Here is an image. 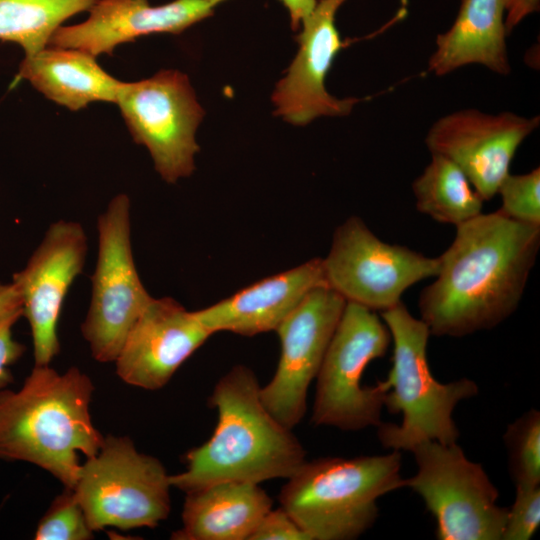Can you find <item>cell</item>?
<instances>
[{"label":"cell","instance_id":"cell-19","mask_svg":"<svg viewBox=\"0 0 540 540\" xmlns=\"http://www.w3.org/2000/svg\"><path fill=\"white\" fill-rule=\"evenodd\" d=\"M272 499L259 484L218 482L186 493L174 540H250Z\"/></svg>","mask_w":540,"mask_h":540},{"label":"cell","instance_id":"cell-15","mask_svg":"<svg viewBox=\"0 0 540 540\" xmlns=\"http://www.w3.org/2000/svg\"><path fill=\"white\" fill-rule=\"evenodd\" d=\"M345 1L318 0L295 37L299 49L271 97L274 114L290 124L304 126L319 117L347 116L360 101L337 98L325 87L333 61L345 44L335 24Z\"/></svg>","mask_w":540,"mask_h":540},{"label":"cell","instance_id":"cell-16","mask_svg":"<svg viewBox=\"0 0 540 540\" xmlns=\"http://www.w3.org/2000/svg\"><path fill=\"white\" fill-rule=\"evenodd\" d=\"M212 334L196 311L170 297L152 298L114 361L116 373L129 385L160 389Z\"/></svg>","mask_w":540,"mask_h":540},{"label":"cell","instance_id":"cell-28","mask_svg":"<svg viewBox=\"0 0 540 540\" xmlns=\"http://www.w3.org/2000/svg\"><path fill=\"white\" fill-rule=\"evenodd\" d=\"M540 524V484L517 485L516 496L507 510L503 540H529Z\"/></svg>","mask_w":540,"mask_h":540},{"label":"cell","instance_id":"cell-31","mask_svg":"<svg viewBox=\"0 0 540 540\" xmlns=\"http://www.w3.org/2000/svg\"><path fill=\"white\" fill-rule=\"evenodd\" d=\"M288 10L291 28L297 31L303 20L313 11L317 0H279Z\"/></svg>","mask_w":540,"mask_h":540},{"label":"cell","instance_id":"cell-22","mask_svg":"<svg viewBox=\"0 0 540 540\" xmlns=\"http://www.w3.org/2000/svg\"><path fill=\"white\" fill-rule=\"evenodd\" d=\"M416 208L439 223L455 227L482 213L483 199L464 172L450 159L431 154V161L413 181Z\"/></svg>","mask_w":540,"mask_h":540},{"label":"cell","instance_id":"cell-26","mask_svg":"<svg viewBox=\"0 0 540 540\" xmlns=\"http://www.w3.org/2000/svg\"><path fill=\"white\" fill-rule=\"evenodd\" d=\"M497 210L513 220L540 226V168L524 174H510L501 182Z\"/></svg>","mask_w":540,"mask_h":540},{"label":"cell","instance_id":"cell-18","mask_svg":"<svg viewBox=\"0 0 540 540\" xmlns=\"http://www.w3.org/2000/svg\"><path fill=\"white\" fill-rule=\"evenodd\" d=\"M327 286L322 258L266 277L209 307L196 310L214 334L228 331L255 336L278 326L315 288Z\"/></svg>","mask_w":540,"mask_h":540},{"label":"cell","instance_id":"cell-8","mask_svg":"<svg viewBox=\"0 0 540 540\" xmlns=\"http://www.w3.org/2000/svg\"><path fill=\"white\" fill-rule=\"evenodd\" d=\"M411 452L414 476L404 479L424 501L440 540H500L507 519L498 491L483 467L470 461L456 443L426 441Z\"/></svg>","mask_w":540,"mask_h":540},{"label":"cell","instance_id":"cell-13","mask_svg":"<svg viewBox=\"0 0 540 540\" xmlns=\"http://www.w3.org/2000/svg\"><path fill=\"white\" fill-rule=\"evenodd\" d=\"M539 124L538 115L461 109L436 120L425 144L431 154L454 162L485 201L498 193L517 149Z\"/></svg>","mask_w":540,"mask_h":540},{"label":"cell","instance_id":"cell-24","mask_svg":"<svg viewBox=\"0 0 540 540\" xmlns=\"http://www.w3.org/2000/svg\"><path fill=\"white\" fill-rule=\"evenodd\" d=\"M504 442L512 478L517 485L540 484V413L526 412L511 423Z\"/></svg>","mask_w":540,"mask_h":540},{"label":"cell","instance_id":"cell-7","mask_svg":"<svg viewBox=\"0 0 540 540\" xmlns=\"http://www.w3.org/2000/svg\"><path fill=\"white\" fill-rule=\"evenodd\" d=\"M388 327L375 311L346 302L316 376L312 422L357 431L381 424L385 381L362 386L368 364L385 355Z\"/></svg>","mask_w":540,"mask_h":540},{"label":"cell","instance_id":"cell-20","mask_svg":"<svg viewBox=\"0 0 540 540\" xmlns=\"http://www.w3.org/2000/svg\"><path fill=\"white\" fill-rule=\"evenodd\" d=\"M504 18L505 0H462L452 26L437 36L427 70L444 76L463 66L479 64L508 75L511 66Z\"/></svg>","mask_w":540,"mask_h":540},{"label":"cell","instance_id":"cell-10","mask_svg":"<svg viewBox=\"0 0 540 540\" xmlns=\"http://www.w3.org/2000/svg\"><path fill=\"white\" fill-rule=\"evenodd\" d=\"M133 140L144 145L167 183L190 176L199 151L196 130L205 111L186 74L161 70L137 82H121L115 102Z\"/></svg>","mask_w":540,"mask_h":540},{"label":"cell","instance_id":"cell-1","mask_svg":"<svg viewBox=\"0 0 540 540\" xmlns=\"http://www.w3.org/2000/svg\"><path fill=\"white\" fill-rule=\"evenodd\" d=\"M539 247L540 226L499 211L456 226L434 282L419 297L430 334L461 337L504 321L520 303Z\"/></svg>","mask_w":540,"mask_h":540},{"label":"cell","instance_id":"cell-5","mask_svg":"<svg viewBox=\"0 0 540 540\" xmlns=\"http://www.w3.org/2000/svg\"><path fill=\"white\" fill-rule=\"evenodd\" d=\"M393 341L392 367L384 380V406L401 413L400 425L381 423L378 438L393 451L409 450L426 441L456 443L459 430L452 418L456 405L478 393L476 383L461 378L438 382L427 361L428 326L400 301L381 312Z\"/></svg>","mask_w":540,"mask_h":540},{"label":"cell","instance_id":"cell-6","mask_svg":"<svg viewBox=\"0 0 540 540\" xmlns=\"http://www.w3.org/2000/svg\"><path fill=\"white\" fill-rule=\"evenodd\" d=\"M170 475L125 436L109 435L81 465L73 493L90 528H155L171 508Z\"/></svg>","mask_w":540,"mask_h":540},{"label":"cell","instance_id":"cell-21","mask_svg":"<svg viewBox=\"0 0 540 540\" xmlns=\"http://www.w3.org/2000/svg\"><path fill=\"white\" fill-rule=\"evenodd\" d=\"M18 78L28 80L46 98L72 111L91 102L115 103L121 84L98 65L94 56L51 46L25 56Z\"/></svg>","mask_w":540,"mask_h":540},{"label":"cell","instance_id":"cell-2","mask_svg":"<svg viewBox=\"0 0 540 540\" xmlns=\"http://www.w3.org/2000/svg\"><path fill=\"white\" fill-rule=\"evenodd\" d=\"M93 392L79 368L50 365H34L18 390L0 389V459L36 465L73 489L80 455L95 456L105 438L90 414Z\"/></svg>","mask_w":540,"mask_h":540},{"label":"cell","instance_id":"cell-30","mask_svg":"<svg viewBox=\"0 0 540 540\" xmlns=\"http://www.w3.org/2000/svg\"><path fill=\"white\" fill-rule=\"evenodd\" d=\"M540 0H505V30L507 36L528 15L539 11Z\"/></svg>","mask_w":540,"mask_h":540},{"label":"cell","instance_id":"cell-4","mask_svg":"<svg viewBox=\"0 0 540 540\" xmlns=\"http://www.w3.org/2000/svg\"><path fill=\"white\" fill-rule=\"evenodd\" d=\"M401 465L399 451L305 461L279 501L310 540L354 539L375 522L378 499L404 487Z\"/></svg>","mask_w":540,"mask_h":540},{"label":"cell","instance_id":"cell-11","mask_svg":"<svg viewBox=\"0 0 540 540\" xmlns=\"http://www.w3.org/2000/svg\"><path fill=\"white\" fill-rule=\"evenodd\" d=\"M326 285L346 301L384 311L415 283L435 277L439 257L380 240L357 216L339 225L322 259Z\"/></svg>","mask_w":540,"mask_h":540},{"label":"cell","instance_id":"cell-9","mask_svg":"<svg viewBox=\"0 0 540 540\" xmlns=\"http://www.w3.org/2000/svg\"><path fill=\"white\" fill-rule=\"evenodd\" d=\"M98 255L81 332L93 358L114 362L152 296L137 272L130 239V201L119 194L98 217Z\"/></svg>","mask_w":540,"mask_h":540},{"label":"cell","instance_id":"cell-12","mask_svg":"<svg viewBox=\"0 0 540 540\" xmlns=\"http://www.w3.org/2000/svg\"><path fill=\"white\" fill-rule=\"evenodd\" d=\"M346 300L328 286L312 290L278 326L281 355L271 381L260 388L269 413L293 429L306 412L309 385L316 378Z\"/></svg>","mask_w":540,"mask_h":540},{"label":"cell","instance_id":"cell-17","mask_svg":"<svg viewBox=\"0 0 540 540\" xmlns=\"http://www.w3.org/2000/svg\"><path fill=\"white\" fill-rule=\"evenodd\" d=\"M227 0H174L152 6L149 0H97L86 21L60 26L47 46L70 48L94 57L111 55L126 42L156 33L180 34L211 17Z\"/></svg>","mask_w":540,"mask_h":540},{"label":"cell","instance_id":"cell-25","mask_svg":"<svg viewBox=\"0 0 540 540\" xmlns=\"http://www.w3.org/2000/svg\"><path fill=\"white\" fill-rule=\"evenodd\" d=\"M84 512L72 489L65 488L40 519L36 540H89L93 538Z\"/></svg>","mask_w":540,"mask_h":540},{"label":"cell","instance_id":"cell-14","mask_svg":"<svg viewBox=\"0 0 540 540\" xmlns=\"http://www.w3.org/2000/svg\"><path fill=\"white\" fill-rule=\"evenodd\" d=\"M86 254L87 236L81 224L59 220L49 226L26 266L13 275L31 329L35 365H50L60 351L58 320Z\"/></svg>","mask_w":540,"mask_h":540},{"label":"cell","instance_id":"cell-23","mask_svg":"<svg viewBox=\"0 0 540 540\" xmlns=\"http://www.w3.org/2000/svg\"><path fill=\"white\" fill-rule=\"evenodd\" d=\"M97 0H0V40L20 45L25 56L45 47L68 18Z\"/></svg>","mask_w":540,"mask_h":540},{"label":"cell","instance_id":"cell-27","mask_svg":"<svg viewBox=\"0 0 540 540\" xmlns=\"http://www.w3.org/2000/svg\"><path fill=\"white\" fill-rule=\"evenodd\" d=\"M23 317V301L13 282L0 283V389L13 382L10 367L24 354L25 346L13 338L12 329Z\"/></svg>","mask_w":540,"mask_h":540},{"label":"cell","instance_id":"cell-29","mask_svg":"<svg viewBox=\"0 0 540 540\" xmlns=\"http://www.w3.org/2000/svg\"><path fill=\"white\" fill-rule=\"evenodd\" d=\"M250 540H310V537L281 507L264 515Z\"/></svg>","mask_w":540,"mask_h":540},{"label":"cell","instance_id":"cell-3","mask_svg":"<svg viewBox=\"0 0 540 540\" xmlns=\"http://www.w3.org/2000/svg\"><path fill=\"white\" fill-rule=\"evenodd\" d=\"M260 388L243 365L216 383L209 400L218 411L217 426L208 441L187 452L186 469L170 475L172 487L188 493L224 481L259 484L299 469L305 450L265 408Z\"/></svg>","mask_w":540,"mask_h":540}]
</instances>
